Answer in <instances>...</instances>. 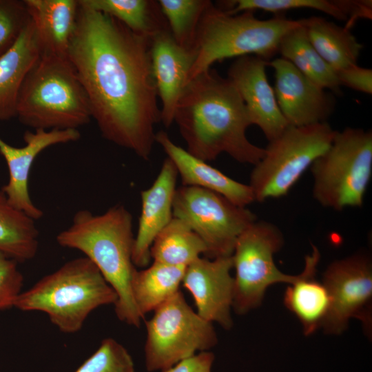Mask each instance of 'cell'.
<instances>
[{
    "mask_svg": "<svg viewBox=\"0 0 372 372\" xmlns=\"http://www.w3.org/2000/svg\"><path fill=\"white\" fill-rule=\"evenodd\" d=\"M209 0H159L170 33L177 44L195 50L198 29Z\"/></svg>",
    "mask_w": 372,
    "mask_h": 372,
    "instance_id": "30",
    "label": "cell"
},
{
    "mask_svg": "<svg viewBox=\"0 0 372 372\" xmlns=\"http://www.w3.org/2000/svg\"><path fill=\"white\" fill-rule=\"evenodd\" d=\"M78 2L114 18L135 34L151 39L169 30L158 1L78 0Z\"/></svg>",
    "mask_w": 372,
    "mask_h": 372,
    "instance_id": "25",
    "label": "cell"
},
{
    "mask_svg": "<svg viewBox=\"0 0 372 372\" xmlns=\"http://www.w3.org/2000/svg\"><path fill=\"white\" fill-rule=\"evenodd\" d=\"M116 301L115 291L84 256L67 262L21 292L14 307L43 312L61 331L74 333L81 329L92 311Z\"/></svg>",
    "mask_w": 372,
    "mask_h": 372,
    "instance_id": "4",
    "label": "cell"
},
{
    "mask_svg": "<svg viewBox=\"0 0 372 372\" xmlns=\"http://www.w3.org/2000/svg\"><path fill=\"white\" fill-rule=\"evenodd\" d=\"M214 355L209 351H201L184 359L162 372H212Z\"/></svg>",
    "mask_w": 372,
    "mask_h": 372,
    "instance_id": "35",
    "label": "cell"
},
{
    "mask_svg": "<svg viewBox=\"0 0 372 372\" xmlns=\"http://www.w3.org/2000/svg\"><path fill=\"white\" fill-rule=\"evenodd\" d=\"M186 267L153 262L143 270H136L132 280V293L136 309L143 319L179 291Z\"/></svg>",
    "mask_w": 372,
    "mask_h": 372,
    "instance_id": "26",
    "label": "cell"
},
{
    "mask_svg": "<svg viewBox=\"0 0 372 372\" xmlns=\"http://www.w3.org/2000/svg\"><path fill=\"white\" fill-rule=\"evenodd\" d=\"M220 6L231 15L256 10L280 12L293 9H313L344 21V27L349 30L358 20L372 18L370 0H229L221 1Z\"/></svg>",
    "mask_w": 372,
    "mask_h": 372,
    "instance_id": "23",
    "label": "cell"
},
{
    "mask_svg": "<svg viewBox=\"0 0 372 372\" xmlns=\"http://www.w3.org/2000/svg\"><path fill=\"white\" fill-rule=\"evenodd\" d=\"M303 23L282 39L278 52L300 72L320 87L340 93L337 72L318 53L310 43Z\"/></svg>",
    "mask_w": 372,
    "mask_h": 372,
    "instance_id": "27",
    "label": "cell"
},
{
    "mask_svg": "<svg viewBox=\"0 0 372 372\" xmlns=\"http://www.w3.org/2000/svg\"><path fill=\"white\" fill-rule=\"evenodd\" d=\"M40 54L37 32L30 17L15 43L0 56V122L16 116L19 90Z\"/></svg>",
    "mask_w": 372,
    "mask_h": 372,
    "instance_id": "21",
    "label": "cell"
},
{
    "mask_svg": "<svg viewBox=\"0 0 372 372\" xmlns=\"http://www.w3.org/2000/svg\"><path fill=\"white\" fill-rule=\"evenodd\" d=\"M206 252L202 239L185 223L173 217L153 241L150 257L156 262L187 267Z\"/></svg>",
    "mask_w": 372,
    "mask_h": 372,
    "instance_id": "29",
    "label": "cell"
},
{
    "mask_svg": "<svg viewBox=\"0 0 372 372\" xmlns=\"http://www.w3.org/2000/svg\"><path fill=\"white\" fill-rule=\"evenodd\" d=\"M79 3V2H78ZM152 39L79 3L68 57L106 140L148 160L161 121L151 61Z\"/></svg>",
    "mask_w": 372,
    "mask_h": 372,
    "instance_id": "1",
    "label": "cell"
},
{
    "mask_svg": "<svg viewBox=\"0 0 372 372\" xmlns=\"http://www.w3.org/2000/svg\"><path fill=\"white\" fill-rule=\"evenodd\" d=\"M38 247L35 220L11 205L0 189V252L23 262L34 258Z\"/></svg>",
    "mask_w": 372,
    "mask_h": 372,
    "instance_id": "28",
    "label": "cell"
},
{
    "mask_svg": "<svg viewBox=\"0 0 372 372\" xmlns=\"http://www.w3.org/2000/svg\"><path fill=\"white\" fill-rule=\"evenodd\" d=\"M134 237L131 213L116 205L99 215L78 211L71 225L56 236V242L83 252L96 265L117 295L114 310L118 320L138 327L143 318L131 287L136 270L132 261Z\"/></svg>",
    "mask_w": 372,
    "mask_h": 372,
    "instance_id": "3",
    "label": "cell"
},
{
    "mask_svg": "<svg viewBox=\"0 0 372 372\" xmlns=\"http://www.w3.org/2000/svg\"><path fill=\"white\" fill-rule=\"evenodd\" d=\"M313 196L324 207H361L372 175V132L335 131L331 145L310 167Z\"/></svg>",
    "mask_w": 372,
    "mask_h": 372,
    "instance_id": "7",
    "label": "cell"
},
{
    "mask_svg": "<svg viewBox=\"0 0 372 372\" xmlns=\"http://www.w3.org/2000/svg\"><path fill=\"white\" fill-rule=\"evenodd\" d=\"M274 70L273 90L279 108L289 125L302 127L327 122L335 100L287 60L268 61Z\"/></svg>",
    "mask_w": 372,
    "mask_h": 372,
    "instance_id": "13",
    "label": "cell"
},
{
    "mask_svg": "<svg viewBox=\"0 0 372 372\" xmlns=\"http://www.w3.org/2000/svg\"><path fill=\"white\" fill-rule=\"evenodd\" d=\"M178 176L174 163L167 158L153 184L141 193V212L132 251L136 267H145L149 263L153 241L173 218Z\"/></svg>",
    "mask_w": 372,
    "mask_h": 372,
    "instance_id": "17",
    "label": "cell"
},
{
    "mask_svg": "<svg viewBox=\"0 0 372 372\" xmlns=\"http://www.w3.org/2000/svg\"><path fill=\"white\" fill-rule=\"evenodd\" d=\"M340 86L367 94L372 93V70L355 65L337 72Z\"/></svg>",
    "mask_w": 372,
    "mask_h": 372,
    "instance_id": "34",
    "label": "cell"
},
{
    "mask_svg": "<svg viewBox=\"0 0 372 372\" xmlns=\"http://www.w3.org/2000/svg\"><path fill=\"white\" fill-rule=\"evenodd\" d=\"M304 21L310 43L333 70L338 72L358 65L363 46L349 29L320 17Z\"/></svg>",
    "mask_w": 372,
    "mask_h": 372,
    "instance_id": "24",
    "label": "cell"
},
{
    "mask_svg": "<svg viewBox=\"0 0 372 372\" xmlns=\"http://www.w3.org/2000/svg\"><path fill=\"white\" fill-rule=\"evenodd\" d=\"M320 260V253L313 245L311 253L305 256L303 270L288 284L284 294V304L299 320L305 335L322 327L331 305L327 287L316 278Z\"/></svg>",
    "mask_w": 372,
    "mask_h": 372,
    "instance_id": "20",
    "label": "cell"
},
{
    "mask_svg": "<svg viewBox=\"0 0 372 372\" xmlns=\"http://www.w3.org/2000/svg\"><path fill=\"white\" fill-rule=\"evenodd\" d=\"M155 140L174 163L183 185L218 193L240 207H247L255 201L249 185L229 178L206 161L194 156L175 144L165 132L156 133Z\"/></svg>",
    "mask_w": 372,
    "mask_h": 372,
    "instance_id": "19",
    "label": "cell"
},
{
    "mask_svg": "<svg viewBox=\"0 0 372 372\" xmlns=\"http://www.w3.org/2000/svg\"><path fill=\"white\" fill-rule=\"evenodd\" d=\"M302 23L303 19L293 20L276 17L260 19L253 11L231 15L211 1L199 24L195 44L196 59L185 85L209 70L215 62L225 59L255 55L269 61L278 52L284 36Z\"/></svg>",
    "mask_w": 372,
    "mask_h": 372,
    "instance_id": "6",
    "label": "cell"
},
{
    "mask_svg": "<svg viewBox=\"0 0 372 372\" xmlns=\"http://www.w3.org/2000/svg\"><path fill=\"white\" fill-rule=\"evenodd\" d=\"M19 262L0 252V311L14 307L22 292L23 278Z\"/></svg>",
    "mask_w": 372,
    "mask_h": 372,
    "instance_id": "33",
    "label": "cell"
},
{
    "mask_svg": "<svg viewBox=\"0 0 372 372\" xmlns=\"http://www.w3.org/2000/svg\"><path fill=\"white\" fill-rule=\"evenodd\" d=\"M80 137L81 134L76 129L28 130L23 135L25 145L21 147L10 145L0 138V154L6 162L9 172L8 182L1 189L9 203L34 220L40 219L43 212L33 203L28 189L32 165L37 156L46 148L76 141Z\"/></svg>",
    "mask_w": 372,
    "mask_h": 372,
    "instance_id": "15",
    "label": "cell"
},
{
    "mask_svg": "<svg viewBox=\"0 0 372 372\" xmlns=\"http://www.w3.org/2000/svg\"><path fill=\"white\" fill-rule=\"evenodd\" d=\"M231 256L213 259L198 258L186 267L182 283L192 295L197 313L211 323L229 329L234 298V277Z\"/></svg>",
    "mask_w": 372,
    "mask_h": 372,
    "instance_id": "14",
    "label": "cell"
},
{
    "mask_svg": "<svg viewBox=\"0 0 372 372\" xmlns=\"http://www.w3.org/2000/svg\"><path fill=\"white\" fill-rule=\"evenodd\" d=\"M336 130L327 123L307 126L288 125L269 141L263 157L251 173L255 201L282 197L304 172L331 145Z\"/></svg>",
    "mask_w": 372,
    "mask_h": 372,
    "instance_id": "8",
    "label": "cell"
},
{
    "mask_svg": "<svg viewBox=\"0 0 372 372\" xmlns=\"http://www.w3.org/2000/svg\"><path fill=\"white\" fill-rule=\"evenodd\" d=\"M75 372H134V365L127 350L108 338Z\"/></svg>",
    "mask_w": 372,
    "mask_h": 372,
    "instance_id": "31",
    "label": "cell"
},
{
    "mask_svg": "<svg viewBox=\"0 0 372 372\" xmlns=\"http://www.w3.org/2000/svg\"><path fill=\"white\" fill-rule=\"evenodd\" d=\"M145 326V366L150 372L163 371L218 342L212 323L195 312L180 291L154 310Z\"/></svg>",
    "mask_w": 372,
    "mask_h": 372,
    "instance_id": "9",
    "label": "cell"
},
{
    "mask_svg": "<svg viewBox=\"0 0 372 372\" xmlns=\"http://www.w3.org/2000/svg\"><path fill=\"white\" fill-rule=\"evenodd\" d=\"M29 19L24 1H0V56L13 45Z\"/></svg>",
    "mask_w": 372,
    "mask_h": 372,
    "instance_id": "32",
    "label": "cell"
},
{
    "mask_svg": "<svg viewBox=\"0 0 372 372\" xmlns=\"http://www.w3.org/2000/svg\"><path fill=\"white\" fill-rule=\"evenodd\" d=\"M196 55V49L188 50L177 44L169 30L152 39V72L161 101V121L167 127L174 123L176 107Z\"/></svg>",
    "mask_w": 372,
    "mask_h": 372,
    "instance_id": "18",
    "label": "cell"
},
{
    "mask_svg": "<svg viewBox=\"0 0 372 372\" xmlns=\"http://www.w3.org/2000/svg\"><path fill=\"white\" fill-rule=\"evenodd\" d=\"M174 122L187 151L204 161L226 153L240 163L256 165L265 148L246 136L252 125L246 106L227 77L209 69L187 83L178 101Z\"/></svg>",
    "mask_w": 372,
    "mask_h": 372,
    "instance_id": "2",
    "label": "cell"
},
{
    "mask_svg": "<svg viewBox=\"0 0 372 372\" xmlns=\"http://www.w3.org/2000/svg\"><path fill=\"white\" fill-rule=\"evenodd\" d=\"M322 282L331 305L323 324L327 333L340 334L351 318L360 320L366 331L371 327L372 264L365 254H355L331 262Z\"/></svg>",
    "mask_w": 372,
    "mask_h": 372,
    "instance_id": "12",
    "label": "cell"
},
{
    "mask_svg": "<svg viewBox=\"0 0 372 372\" xmlns=\"http://www.w3.org/2000/svg\"><path fill=\"white\" fill-rule=\"evenodd\" d=\"M16 116L35 130H78L90 122L89 101L68 57L41 53L19 90Z\"/></svg>",
    "mask_w": 372,
    "mask_h": 372,
    "instance_id": "5",
    "label": "cell"
},
{
    "mask_svg": "<svg viewBox=\"0 0 372 372\" xmlns=\"http://www.w3.org/2000/svg\"><path fill=\"white\" fill-rule=\"evenodd\" d=\"M283 242L281 231L264 220H256L238 237L231 255L235 269L232 307L237 313L258 307L271 285L294 280L295 276L282 272L273 260Z\"/></svg>",
    "mask_w": 372,
    "mask_h": 372,
    "instance_id": "10",
    "label": "cell"
},
{
    "mask_svg": "<svg viewBox=\"0 0 372 372\" xmlns=\"http://www.w3.org/2000/svg\"><path fill=\"white\" fill-rule=\"evenodd\" d=\"M173 217L185 223L202 239L210 259L231 256L238 237L257 220L247 207L218 193L185 185L176 190Z\"/></svg>",
    "mask_w": 372,
    "mask_h": 372,
    "instance_id": "11",
    "label": "cell"
},
{
    "mask_svg": "<svg viewBox=\"0 0 372 372\" xmlns=\"http://www.w3.org/2000/svg\"><path fill=\"white\" fill-rule=\"evenodd\" d=\"M267 65V61L255 55L240 56L229 68L227 78L241 96L252 125L260 127L268 141H271L289 125L268 81Z\"/></svg>",
    "mask_w": 372,
    "mask_h": 372,
    "instance_id": "16",
    "label": "cell"
},
{
    "mask_svg": "<svg viewBox=\"0 0 372 372\" xmlns=\"http://www.w3.org/2000/svg\"><path fill=\"white\" fill-rule=\"evenodd\" d=\"M36 28L41 53L68 57L76 26L78 0H25Z\"/></svg>",
    "mask_w": 372,
    "mask_h": 372,
    "instance_id": "22",
    "label": "cell"
}]
</instances>
